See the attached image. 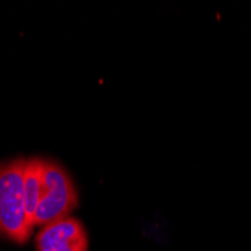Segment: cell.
I'll return each instance as SVG.
<instances>
[{
  "label": "cell",
  "instance_id": "6da1fadb",
  "mask_svg": "<svg viewBox=\"0 0 251 251\" xmlns=\"http://www.w3.org/2000/svg\"><path fill=\"white\" fill-rule=\"evenodd\" d=\"M25 167L26 158L0 163V235L18 245L26 244L35 230L25 209Z\"/></svg>",
  "mask_w": 251,
  "mask_h": 251
},
{
  "label": "cell",
  "instance_id": "7a4b0ae2",
  "mask_svg": "<svg viewBox=\"0 0 251 251\" xmlns=\"http://www.w3.org/2000/svg\"><path fill=\"white\" fill-rule=\"evenodd\" d=\"M78 204L75 185L66 170L54 161L44 159L42 194L35 212V227H44L68 218Z\"/></svg>",
  "mask_w": 251,
  "mask_h": 251
},
{
  "label": "cell",
  "instance_id": "3957f363",
  "mask_svg": "<svg viewBox=\"0 0 251 251\" xmlns=\"http://www.w3.org/2000/svg\"><path fill=\"white\" fill-rule=\"evenodd\" d=\"M35 244L38 251H87L89 247L83 224L73 217L41 227Z\"/></svg>",
  "mask_w": 251,
  "mask_h": 251
},
{
  "label": "cell",
  "instance_id": "277c9868",
  "mask_svg": "<svg viewBox=\"0 0 251 251\" xmlns=\"http://www.w3.org/2000/svg\"><path fill=\"white\" fill-rule=\"evenodd\" d=\"M42 176H44V159L41 158L26 159L25 177H23V191H25L26 217L32 229H35L33 218L42 194Z\"/></svg>",
  "mask_w": 251,
  "mask_h": 251
}]
</instances>
